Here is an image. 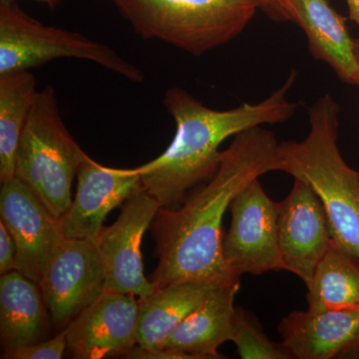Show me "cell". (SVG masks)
I'll return each mask as SVG.
<instances>
[{
	"mask_svg": "<svg viewBox=\"0 0 359 359\" xmlns=\"http://www.w3.org/2000/svg\"><path fill=\"white\" fill-rule=\"evenodd\" d=\"M275 134L262 126L236 135L223 151L218 171L193 191L178 210L161 207L150 228L159 263L155 290L184 282L240 280L224 262L222 223L245 187L269 172H280Z\"/></svg>",
	"mask_w": 359,
	"mask_h": 359,
	"instance_id": "6da1fadb",
	"label": "cell"
},
{
	"mask_svg": "<svg viewBox=\"0 0 359 359\" xmlns=\"http://www.w3.org/2000/svg\"><path fill=\"white\" fill-rule=\"evenodd\" d=\"M297 71L261 102L243 103L229 110H215L204 105L185 89L173 87L165 92L164 102L176 124L169 147L156 159L137 168L144 190L170 207L185 200L195 187L205 183L218 171L222 144L230 137L266 124L287 121L299 103L287 96L297 82Z\"/></svg>",
	"mask_w": 359,
	"mask_h": 359,
	"instance_id": "7a4b0ae2",
	"label": "cell"
},
{
	"mask_svg": "<svg viewBox=\"0 0 359 359\" xmlns=\"http://www.w3.org/2000/svg\"><path fill=\"white\" fill-rule=\"evenodd\" d=\"M340 107L330 94L309 107V132L302 141L278 145L280 172L311 187L320 198L334 245L359 262V172L337 146Z\"/></svg>",
	"mask_w": 359,
	"mask_h": 359,
	"instance_id": "3957f363",
	"label": "cell"
},
{
	"mask_svg": "<svg viewBox=\"0 0 359 359\" xmlns=\"http://www.w3.org/2000/svg\"><path fill=\"white\" fill-rule=\"evenodd\" d=\"M135 33L195 56L244 32L259 6L252 0H111Z\"/></svg>",
	"mask_w": 359,
	"mask_h": 359,
	"instance_id": "277c9868",
	"label": "cell"
},
{
	"mask_svg": "<svg viewBox=\"0 0 359 359\" xmlns=\"http://www.w3.org/2000/svg\"><path fill=\"white\" fill-rule=\"evenodd\" d=\"M87 154L66 128L55 90H39L16 157L15 177L61 219L69 209L71 187Z\"/></svg>",
	"mask_w": 359,
	"mask_h": 359,
	"instance_id": "5b68a950",
	"label": "cell"
},
{
	"mask_svg": "<svg viewBox=\"0 0 359 359\" xmlns=\"http://www.w3.org/2000/svg\"><path fill=\"white\" fill-rule=\"evenodd\" d=\"M57 59H80L102 66L133 83L140 68L108 45L76 32L45 25L28 15L15 0H0V74L30 70Z\"/></svg>",
	"mask_w": 359,
	"mask_h": 359,
	"instance_id": "8992f818",
	"label": "cell"
},
{
	"mask_svg": "<svg viewBox=\"0 0 359 359\" xmlns=\"http://www.w3.org/2000/svg\"><path fill=\"white\" fill-rule=\"evenodd\" d=\"M231 222L223 238L224 262L233 276H262L283 271L278 241V203L264 192L259 179L231 201Z\"/></svg>",
	"mask_w": 359,
	"mask_h": 359,
	"instance_id": "52a82bcc",
	"label": "cell"
},
{
	"mask_svg": "<svg viewBox=\"0 0 359 359\" xmlns=\"http://www.w3.org/2000/svg\"><path fill=\"white\" fill-rule=\"evenodd\" d=\"M52 325L65 330L105 292V271L96 243L65 238L52 257L39 283Z\"/></svg>",
	"mask_w": 359,
	"mask_h": 359,
	"instance_id": "ba28073f",
	"label": "cell"
},
{
	"mask_svg": "<svg viewBox=\"0 0 359 359\" xmlns=\"http://www.w3.org/2000/svg\"><path fill=\"white\" fill-rule=\"evenodd\" d=\"M0 216L16 245V271L40 283L65 240L60 219L18 177L1 183Z\"/></svg>",
	"mask_w": 359,
	"mask_h": 359,
	"instance_id": "9c48e42d",
	"label": "cell"
},
{
	"mask_svg": "<svg viewBox=\"0 0 359 359\" xmlns=\"http://www.w3.org/2000/svg\"><path fill=\"white\" fill-rule=\"evenodd\" d=\"M161 205L145 190L125 202L119 218L96 240L105 271V290L147 297L155 292L145 278L141 244Z\"/></svg>",
	"mask_w": 359,
	"mask_h": 359,
	"instance_id": "30bf717a",
	"label": "cell"
},
{
	"mask_svg": "<svg viewBox=\"0 0 359 359\" xmlns=\"http://www.w3.org/2000/svg\"><path fill=\"white\" fill-rule=\"evenodd\" d=\"M278 241L283 271L299 276L306 285L334 245L323 203L311 187L299 180L278 203Z\"/></svg>",
	"mask_w": 359,
	"mask_h": 359,
	"instance_id": "8fae6325",
	"label": "cell"
},
{
	"mask_svg": "<svg viewBox=\"0 0 359 359\" xmlns=\"http://www.w3.org/2000/svg\"><path fill=\"white\" fill-rule=\"evenodd\" d=\"M139 301L105 290L65 328L67 349L78 359L126 356L137 344Z\"/></svg>",
	"mask_w": 359,
	"mask_h": 359,
	"instance_id": "7c38bea8",
	"label": "cell"
},
{
	"mask_svg": "<svg viewBox=\"0 0 359 359\" xmlns=\"http://www.w3.org/2000/svg\"><path fill=\"white\" fill-rule=\"evenodd\" d=\"M76 177V197L60 219L66 238L96 242L107 215L144 190L137 168L105 167L88 155L78 168Z\"/></svg>",
	"mask_w": 359,
	"mask_h": 359,
	"instance_id": "4fadbf2b",
	"label": "cell"
},
{
	"mask_svg": "<svg viewBox=\"0 0 359 359\" xmlns=\"http://www.w3.org/2000/svg\"><path fill=\"white\" fill-rule=\"evenodd\" d=\"M278 330L292 358H359V309L292 311Z\"/></svg>",
	"mask_w": 359,
	"mask_h": 359,
	"instance_id": "5bb4252c",
	"label": "cell"
},
{
	"mask_svg": "<svg viewBox=\"0 0 359 359\" xmlns=\"http://www.w3.org/2000/svg\"><path fill=\"white\" fill-rule=\"evenodd\" d=\"M290 21L306 33L309 51L327 63L346 83L358 85L359 60L355 40L347 30L346 18L328 0H282Z\"/></svg>",
	"mask_w": 359,
	"mask_h": 359,
	"instance_id": "9a60e30c",
	"label": "cell"
},
{
	"mask_svg": "<svg viewBox=\"0 0 359 359\" xmlns=\"http://www.w3.org/2000/svg\"><path fill=\"white\" fill-rule=\"evenodd\" d=\"M50 313L39 283L13 271L0 278V337L4 353L47 339Z\"/></svg>",
	"mask_w": 359,
	"mask_h": 359,
	"instance_id": "2e32d148",
	"label": "cell"
},
{
	"mask_svg": "<svg viewBox=\"0 0 359 359\" xmlns=\"http://www.w3.org/2000/svg\"><path fill=\"white\" fill-rule=\"evenodd\" d=\"M240 280L223 283L208 295L161 347L175 349L193 359L224 358L219 347L231 341L235 320V297Z\"/></svg>",
	"mask_w": 359,
	"mask_h": 359,
	"instance_id": "e0dca14e",
	"label": "cell"
},
{
	"mask_svg": "<svg viewBox=\"0 0 359 359\" xmlns=\"http://www.w3.org/2000/svg\"><path fill=\"white\" fill-rule=\"evenodd\" d=\"M223 283H226L200 280L174 283L139 299L137 344L145 348L162 346L187 316Z\"/></svg>",
	"mask_w": 359,
	"mask_h": 359,
	"instance_id": "ac0fdd59",
	"label": "cell"
},
{
	"mask_svg": "<svg viewBox=\"0 0 359 359\" xmlns=\"http://www.w3.org/2000/svg\"><path fill=\"white\" fill-rule=\"evenodd\" d=\"M39 90L29 70L0 74V181L15 177L21 136Z\"/></svg>",
	"mask_w": 359,
	"mask_h": 359,
	"instance_id": "d6986e66",
	"label": "cell"
},
{
	"mask_svg": "<svg viewBox=\"0 0 359 359\" xmlns=\"http://www.w3.org/2000/svg\"><path fill=\"white\" fill-rule=\"evenodd\" d=\"M306 287L309 311L359 309V262L332 245Z\"/></svg>",
	"mask_w": 359,
	"mask_h": 359,
	"instance_id": "ffe728a7",
	"label": "cell"
},
{
	"mask_svg": "<svg viewBox=\"0 0 359 359\" xmlns=\"http://www.w3.org/2000/svg\"><path fill=\"white\" fill-rule=\"evenodd\" d=\"M238 355L243 359H290L292 354L282 342L276 344L264 334L254 314L242 308L236 309L233 339Z\"/></svg>",
	"mask_w": 359,
	"mask_h": 359,
	"instance_id": "44dd1931",
	"label": "cell"
},
{
	"mask_svg": "<svg viewBox=\"0 0 359 359\" xmlns=\"http://www.w3.org/2000/svg\"><path fill=\"white\" fill-rule=\"evenodd\" d=\"M67 349L65 330L58 332L52 339L42 340L33 346L22 347L11 353H2L8 359H60Z\"/></svg>",
	"mask_w": 359,
	"mask_h": 359,
	"instance_id": "7402d4cb",
	"label": "cell"
},
{
	"mask_svg": "<svg viewBox=\"0 0 359 359\" xmlns=\"http://www.w3.org/2000/svg\"><path fill=\"white\" fill-rule=\"evenodd\" d=\"M16 271V245L6 224L0 221V275Z\"/></svg>",
	"mask_w": 359,
	"mask_h": 359,
	"instance_id": "603a6c76",
	"label": "cell"
},
{
	"mask_svg": "<svg viewBox=\"0 0 359 359\" xmlns=\"http://www.w3.org/2000/svg\"><path fill=\"white\" fill-rule=\"evenodd\" d=\"M271 20L290 21L289 14L283 6L282 0H252Z\"/></svg>",
	"mask_w": 359,
	"mask_h": 359,
	"instance_id": "cb8c5ba5",
	"label": "cell"
},
{
	"mask_svg": "<svg viewBox=\"0 0 359 359\" xmlns=\"http://www.w3.org/2000/svg\"><path fill=\"white\" fill-rule=\"evenodd\" d=\"M348 7L349 18L359 27V0H346ZM356 54L359 60V39L355 40Z\"/></svg>",
	"mask_w": 359,
	"mask_h": 359,
	"instance_id": "d4e9b609",
	"label": "cell"
},
{
	"mask_svg": "<svg viewBox=\"0 0 359 359\" xmlns=\"http://www.w3.org/2000/svg\"><path fill=\"white\" fill-rule=\"evenodd\" d=\"M36 1L46 4L50 11H54V9L57 8V7L60 6V4L63 1V0H36Z\"/></svg>",
	"mask_w": 359,
	"mask_h": 359,
	"instance_id": "484cf974",
	"label": "cell"
},
{
	"mask_svg": "<svg viewBox=\"0 0 359 359\" xmlns=\"http://www.w3.org/2000/svg\"><path fill=\"white\" fill-rule=\"evenodd\" d=\"M358 86H359V80H358Z\"/></svg>",
	"mask_w": 359,
	"mask_h": 359,
	"instance_id": "4316f807",
	"label": "cell"
},
{
	"mask_svg": "<svg viewBox=\"0 0 359 359\" xmlns=\"http://www.w3.org/2000/svg\"><path fill=\"white\" fill-rule=\"evenodd\" d=\"M283 2V1H282Z\"/></svg>",
	"mask_w": 359,
	"mask_h": 359,
	"instance_id": "83f0119b",
	"label": "cell"
}]
</instances>
